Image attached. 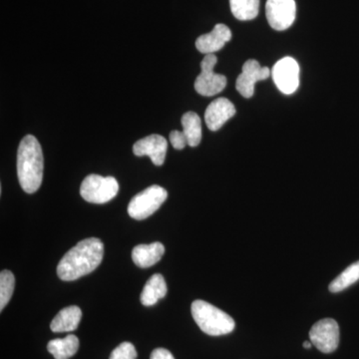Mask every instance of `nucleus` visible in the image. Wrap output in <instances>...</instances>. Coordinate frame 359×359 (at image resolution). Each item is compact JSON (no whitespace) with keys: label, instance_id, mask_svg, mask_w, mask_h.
I'll return each mask as SVG.
<instances>
[{"label":"nucleus","instance_id":"1","mask_svg":"<svg viewBox=\"0 0 359 359\" xmlns=\"http://www.w3.org/2000/svg\"><path fill=\"white\" fill-rule=\"evenodd\" d=\"M104 256V245L99 238L82 240L68 250L59 262L57 275L65 282H72L95 271Z\"/></svg>","mask_w":359,"mask_h":359},{"label":"nucleus","instance_id":"2","mask_svg":"<svg viewBox=\"0 0 359 359\" xmlns=\"http://www.w3.org/2000/svg\"><path fill=\"white\" fill-rule=\"evenodd\" d=\"M44 159L41 146L32 135L21 140L18 152V176L25 192L39 191L43 180Z\"/></svg>","mask_w":359,"mask_h":359},{"label":"nucleus","instance_id":"3","mask_svg":"<svg viewBox=\"0 0 359 359\" xmlns=\"http://www.w3.org/2000/svg\"><path fill=\"white\" fill-rule=\"evenodd\" d=\"M194 320L203 332L212 337L231 334L236 323L231 316L205 301H195L191 306Z\"/></svg>","mask_w":359,"mask_h":359},{"label":"nucleus","instance_id":"4","mask_svg":"<svg viewBox=\"0 0 359 359\" xmlns=\"http://www.w3.org/2000/svg\"><path fill=\"white\" fill-rule=\"evenodd\" d=\"M119 191V184L114 177L92 174L87 176L80 187V194L92 204H105L114 199Z\"/></svg>","mask_w":359,"mask_h":359},{"label":"nucleus","instance_id":"5","mask_svg":"<svg viewBox=\"0 0 359 359\" xmlns=\"http://www.w3.org/2000/svg\"><path fill=\"white\" fill-rule=\"evenodd\" d=\"M168 193L161 186L153 185L137 194L128 205V214L131 218L142 221L152 216L167 200Z\"/></svg>","mask_w":359,"mask_h":359},{"label":"nucleus","instance_id":"6","mask_svg":"<svg viewBox=\"0 0 359 359\" xmlns=\"http://www.w3.org/2000/svg\"><path fill=\"white\" fill-rule=\"evenodd\" d=\"M218 58L215 54H207L201 63L199 76L196 78L195 89L200 95L214 96L221 93L226 86V78L222 74L215 73V66Z\"/></svg>","mask_w":359,"mask_h":359},{"label":"nucleus","instance_id":"7","mask_svg":"<svg viewBox=\"0 0 359 359\" xmlns=\"http://www.w3.org/2000/svg\"><path fill=\"white\" fill-rule=\"evenodd\" d=\"M309 339L323 353H334L339 344V327L332 318H323L314 323Z\"/></svg>","mask_w":359,"mask_h":359},{"label":"nucleus","instance_id":"8","mask_svg":"<svg viewBox=\"0 0 359 359\" xmlns=\"http://www.w3.org/2000/svg\"><path fill=\"white\" fill-rule=\"evenodd\" d=\"M266 20L273 29H289L294 25L297 6L294 0H268L266 4Z\"/></svg>","mask_w":359,"mask_h":359},{"label":"nucleus","instance_id":"9","mask_svg":"<svg viewBox=\"0 0 359 359\" xmlns=\"http://www.w3.org/2000/svg\"><path fill=\"white\" fill-rule=\"evenodd\" d=\"M273 82L283 94L294 93L299 85V66L292 57L280 59L271 70Z\"/></svg>","mask_w":359,"mask_h":359},{"label":"nucleus","instance_id":"10","mask_svg":"<svg viewBox=\"0 0 359 359\" xmlns=\"http://www.w3.org/2000/svg\"><path fill=\"white\" fill-rule=\"evenodd\" d=\"M271 70L268 67H262L257 60H248L243 65V72L238 75L236 88L245 98L254 96L255 85L257 82L268 79Z\"/></svg>","mask_w":359,"mask_h":359},{"label":"nucleus","instance_id":"11","mask_svg":"<svg viewBox=\"0 0 359 359\" xmlns=\"http://www.w3.org/2000/svg\"><path fill=\"white\" fill-rule=\"evenodd\" d=\"M168 142L164 137L152 134L137 141L133 146V153L138 157L149 156L156 166H162L166 159Z\"/></svg>","mask_w":359,"mask_h":359},{"label":"nucleus","instance_id":"12","mask_svg":"<svg viewBox=\"0 0 359 359\" xmlns=\"http://www.w3.org/2000/svg\"><path fill=\"white\" fill-rule=\"evenodd\" d=\"M236 112L237 110L230 100L226 98L217 99L205 110V124L211 131H218L224 126V123L235 116Z\"/></svg>","mask_w":359,"mask_h":359},{"label":"nucleus","instance_id":"13","mask_svg":"<svg viewBox=\"0 0 359 359\" xmlns=\"http://www.w3.org/2000/svg\"><path fill=\"white\" fill-rule=\"evenodd\" d=\"M231 39L230 28L224 25H217L214 29L208 34L202 35L196 40V47L201 53L214 54L215 52L221 50L226 42Z\"/></svg>","mask_w":359,"mask_h":359},{"label":"nucleus","instance_id":"14","mask_svg":"<svg viewBox=\"0 0 359 359\" xmlns=\"http://www.w3.org/2000/svg\"><path fill=\"white\" fill-rule=\"evenodd\" d=\"M164 254V245L159 242L149 245H139L132 250V259L139 268L147 269L160 262Z\"/></svg>","mask_w":359,"mask_h":359},{"label":"nucleus","instance_id":"15","mask_svg":"<svg viewBox=\"0 0 359 359\" xmlns=\"http://www.w3.org/2000/svg\"><path fill=\"white\" fill-rule=\"evenodd\" d=\"M82 318V311L76 306H70L61 309L51 321L50 328L53 332H70L77 330Z\"/></svg>","mask_w":359,"mask_h":359},{"label":"nucleus","instance_id":"16","mask_svg":"<svg viewBox=\"0 0 359 359\" xmlns=\"http://www.w3.org/2000/svg\"><path fill=\"white\" fill-rule=\"evenodd\" d=\"M167 294V285L164 276L155 273L149 278L141 292V302L143 306H152Z\"/></svg>","mask_w":359,"mask_h":359},{"label":"nucleus","instance_id":"17","mask_svg":"<svg viewBox=\"0 0 359 359\" xmlns=\"http://www.w3.org/2000/svg\"><path fill=\"white\" fill-rule=\"evenodd\" d=\"M79 348V339L76 335L69 334L65 339H52L47 344V349L55 359H69L75 355Z\"/></svg>","mask_w":359,"mask_h":359},{"label":"nucleus","instance_id":"18","mask_svg":"<svg viewBox=\"0 0 359 359\" xmlns=\"http://www.w3.org/2000/svg\"><path fill=\"white\" fill-rule=\"evenodd\" d=\"M183 132L185 133L188 145L197 147L202 140V121L195 112H187L182 117Z\"/></svg>","mask_w":359,"mask_h":359},{"label":"nucleus","instance_id":"19","mask_svg":"<svg viewBox=\"0 0 359 359\" xmlns=\"http://www.w3.org/2000/svg\"><path fill=\"white\" fill-rule=\"evenodd\" d=\"M233 15L241 21L255 20L259 14V0H230Z\"/></svg>","mask_w":359,"mask_h":359},{"label":"nucleus","instance_id":"20","mask_svg":"<svg viewBox=\"0 0 359 359\" xmlns=\"http://www.w3.org/2000/svg\"><path fill=\"white\" fill-rule=\"evenodd\" d=\"M359 280V261L344 269L330 285L332 292H339L351 287Z\"/></svg>","mask_w":359,"mask_h":359},{"label":"nucleus","instance_id":"21","mask_svg":"<svg viewBox=\"0 0 359 359\" xmlns=\"http://www.w3.org/2000/svg\"><path fill=\"white\" fill-rule=\"evenodd\" d=\"M15 278L11 271H2L0 273V311H4L13 297Z\"/></svg>","mask_w":359,"mask_h":359},{"label":"nucleus","instance_id":"22","mask_svg":"<svg viewBox=\"0 0 359 359\" xmlns=\"http://www.w3.org/2000/svg\"><path fill=\"white\" fill-rule=\"evenodd\" d=\"M136 348L131 342H122L111 353L109 359H136Z\"/></svg>","mask_w":359,"mask_h":359},{"label":"nucleus","instance_id":"23","mask_svg":"<svg viewBox=\"0 0 359 359\" xmlns=\"http://www.w3.org/2000/svg\"><path fill=\"white\" fill-rule=\"evenodd\" d=\"M170 143L176 150H183L188 145V140H187L186 135L183 131L175 130L170 133Z\"/></svg>","mask_w":359,"mask_h":359},{"label":"nucleus","instance_id":"24","mask_svg":"<svg viewBox=\"0 0 359 359\" xmlns=\"http://www.w3.org/2000/svg\"><path fill=\"white\" fill-rule=\"evenodd\" d=\"M150 359H175V358L168 349L156 348L151 353Z\"/></svg>","mask_w":359,"mask_h":359},{"label":"nucleus","instance_id":"25","mask_svg":"<svg viewBox=\"0 0 359 359\" xmlns=\"http://www.w3.org/2000/svg\"><path fill=\"white\" fill-rule=\"evenodd\" d=\"M311 346H313V344H311V341H304V348H306V349L311 348Z\"/></svg>","mask_w":359,"mask_h":359}]
</instances>
